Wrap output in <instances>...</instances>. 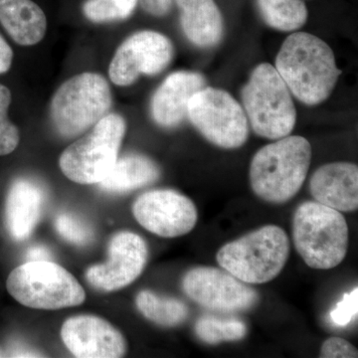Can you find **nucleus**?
Instances as JSON below:
<instances>
[{"label":"nucleus","instance_id":"1","mask_svg":"<svg viewBox=\"0 0 358 358\" xmlns=\"http://www.w3.org/2000/svg\"><path fill=\"white\" fill-rule=\"evenodd\" d=\"M275 68L289 92L308 106L326 101L341 74L331 47L306 32L287 37L275 58Z\"/></svg>","mask_w":358,"mask_h":358},{"label":"nucleus","instance_id":"2","mask_svg":"<svg viewBox=\"0 0 358 358\" xmlns=\"http://www.w3.org/2000/svg\"><path fill=\"white\" fill-rule=\"evenodd\" d=\"M312 155V145L300 136H287L265 145L250 166L252 190L264 201L286 203L305 182Z\"/></svg>","mask_w":358,"mask_h":358},{"label":"nucleus","instance_id":"3","mask_svg":"<svg viewBox=\"0 0 358 358\" xmlns=\"http://www.w3.org/2000/svg\"><path fill=\"white\" fill-rule=\"evenodd\" d=\"M293 240L299 255L308 267L329 270L345 260L348 226L341 212L317 201H306L293 219Z\"/></svg>","mask_w":358,"mask_h":358},{"label":"nucleus","instance_id":"4","mask_svg":"<svg viewBox=\"0 0 358 358\" xmlns=\"http://www.w3.org/2000/svg\"><path fill=\"white\" fill-rule=\"evenodd\" d=\"M289 256L284 229L266 225L218 250L217 263L245 284H265L282 272Z\"/></svg>","mask_w":358,"mask_h":358},{"label":"nucleus","instance_id":"5","mask_svg":"<svg viewBox=\"0 0 358 358\" xmlns=\"http://www.w3.org/2000/svg\"><path fill=\"white\" fill-rule=\"evenodd\" d=\"M247 119L258 136L279 140L289 136L296 122L291 92L274 66L263 63L242 90Z\"/></svg>","mask_w":358,"mask_h":358},{"label":"nucleus","instance_id":"6","mask_svg":"<svg viewBox=\"0 0 358 358\" xmlns=\"http://www.w3.org/2000/svg\"><path fill=\"white\" fill-rule=\"evenodd\" d=\"M6 286L21 305L39 310L77 307L86 299L76 278L51 261H28L14 268Z\"/></svg>","mask_w":358,"mask_h":358},{"label":"nucleus","instance_id":"7","mask_svg":"<svg viewBox=\"0 0 358 358\" xmlns=\"http://www.w3.org/2000/svg\"><path fill=\"white\" fill-rule=\"evenodd\" d=\"M126 129L121 115H106L88 134L61 155L59 166L62 173L80 185L100 183L117 162Z\"/></svg>","mask_w":358,"mask_h":358},{"label":"nucleus","instance_id":"8","mask_svg":"<svg viewBox=\"0 0 358 358\" xmlns=\"http://www.w3.org/2000/svg\"><path fill=\"white\" fill-rule=\"evenodd\" d=\"M112 107V92L98 73H83L59 87L51 102V117L59 134L78 136L103 119Z\"/></svg>","mask_w":358,"mask_h":358},{"label":"nucleus","instance_id":"9","mask_svg":"<svg viewBox=\"0 0 358 358\" xmlns=\"http://www.w3.org/2000/svg\"><path fill=\"white\" fill-rule=\"evenodd\" d=\"M187 117L200 134L219 148H238L249 136L243 108L227 92L204 87L190 98Z\"/></svg>","mask_w":358,"mask_h":358},{"label":"nucleus","instance_id":"10","mask_svg":"<svg viewBox=\"0 0 358 358\" xmlns=\"http://www.w3.org/2000/svg\"><path fill=\"white\" fill-rule=\"evenodd\" d=\"M173 45L166 35L143 30L131 35L115 51L109 77L117 86L134 84L141 75L159 74L173 60Z\"/></svg>","mask_w":358,"mask_h":358},{"label":"nucleus","instance_id":"11","mask_svg":"<svg viewBox=\"0 0 358 358\" xmlns=\"http://www.w3.org/2000/svg\"><path fill=\"white\" fill-rule=\"evenodd\" d=\"M185 293L199 306L219 313L248 310L258 301V294L227 271L199 267L183 278Z\"/></svg>","mask_w":358,"mask_h":358},{"label":"nucleus","instance_id":"12","mask_svg":"<svg viewBox=\"0 0 358 358\" xmlns=\"http://www.w3.org/2000/svg\"><path fill=\"white\" fill-rule=\"evenodd\" d=\"M134 218L145 229L164 238L188 234L199 219L192 200L176 190H150L141 194L133 206Z\"/></svg>","mask_w":358,"mask_h":358},{"label":"nucleus","instance_id":"13","mask_svg":"<svg viewBox=\"0 0 358 358\" xmlns=\"http://www.w3.org/2000/svg\"><path fill=\"white\" fill-rule=\"evenodd\" d=\"M148 257V245L140 235L128 231L117 233L109 244V260L90 267L87 280L101 291H117L140 277Z\"/></svg>","mask_w":358,"mask_h":358},{"label":"nucleus","instance_id":"14","mask_svg":"<svg viewBox=\"0 0 358 358\" xmlns=\"http://www.w3.org/2000/svg\"><path fill=\"white\" fill-rule=\"evenodd\" d=\"M61 338L72 355L80 358L124 357V336L107 320L96 315H77L66 320Z\"/></svg>","mask_w":358,"mask_h":358},{"label":"nucleus","instance_id":"15","mask_svg":"<svg viewBox=\"0 0 358 358\" xmlns=\"http://www.w3.org/2000/svg\"><path fill=\"white\" fill-rule=\"evenodd\" d=\"M315 201L339 212L358 208V167L350 162H333L319 167L310 180Z\"/></svg>","mask_w":358,"mask_h":358},{"label":"nucleus","instance_id":"16","mask_svg":"<svg viewBox=\"0 0 358 358\" xmlns=\"http://www.w3.org/2000/svg\"><path fill=\"white\" fill-rule=\"evenodd\" d=\"M204 87L205 78L192 71H178L167 76L152 96L155 122L164 128L178 126L187 115L190 98Z\"/></svg>","mask_w":358,"mask_h":358},{"label":"nucleus","instance_id":"17","mask_svg":"<svg viewBox=\"0 0 358 358\" xmlns=\"http://www.w3.org/2000/svg\"><path fill=\"white\" fill-rule=\"evenodd\" d=\"M44 205V193L36 183L18 179L9 189L6 200V225L18 241L30 236L38 222Z\"/></svg>","mask_w":358,"mask_h":358},{"label":"nucleus","instance_id":"18","mask_svg":"<svg viewBox=\"0 0 358 358\" xmlns=\"http://www.w3.org/2000/svg\"><path fill=\"white\" fill-rule=\"evenodd\" d=\"M185 36L199 47L217 45L223 36L222 14L214 0H176Z\"/></svg>","mask_w":358,"mask_h":358},{"label":"nucleus","instance_id":"19","mask_svg":"<svg viewBox=\"0 0 358 358\" xmlns=\"http://www.w3.org/2000/svg\"><path fill=\"white\" fill-rule=\"evenodd\" d=\"M0 23L21 46L38 44L46 34V15L32 0H0Z\"/></svg>","mask_w":358,"mask_h":358},{"label":"nucleus","instance_id":"20","mask_svg":"<svg viewBox=\"0 0 358 358\" xmlns=\"http://www.w3.org/2000/svg\"><path fill=\"white\" fill-rule=\"evenodd\" d=\"M159 166L141 155H128L117 159L108 176L99 185L108 192H128L152 185L159 178Z\"/></svg>","mask_w":358,"mask_h":358},{"label":"nucleus","instance_id":"21","mask_svg":"<svg viewBox=\"0 0 358 358\" xmlns=\"http://www.w3.org/2000/svg\"><path fill=\"white\" fill-rule=\"evenodd\" d=\"M136 303L143 317L162 327L179 326L189 315V310L183 301L150 291H141L136 296Z\"/></svg>","mask_w":358,"mask_h":358},{"label":"nucleus","instance_id":"22","mask_svg":"<svg viewBox=\"0 0 358 358\" xmlns=\"http://www.w3.org/2000/svg\"><path fill=\"white\" fill-rule=\"evenodd\" d=\"M257 4L264 21L280 31H294L307 22L305 0H257Z\"/></svg>","mask_w":358,"mask_h":358},{"label":"nucleus","instance_id":"23","mask_svg":"<svg viewBox=\"0 0 358 358\" xmlns=\"http://www.w3.org/2000/svg\"><path fill=\"white\" fill-rule=\"evenodd\" d=\"M194 331L203 343L215 345L224 341H241L247 334V327L242 320L203 315L195 324Z\"/></svg>","mask_w":358,"mask_h":358},{"label":"nucleus","instance_id":"24","mask_svg":"<svg viewBox=\"0 0 358 358\" xmlns=\"http://www.w3.org/2000/svg\"><path fill=\"white\" fill-rule=\"evenodd\" d=\"M138 0H87L83 6L85 16L96 23L124 20L136 9Z\"/></svg>","mask_w":358,"mask_h":358},{"label":"nucleus","instance_id":"25","mask_svg":"<svg viewBox=\"0 0 358 358\" xmlns=\"http://www.w3.org/2000/svg\"><path fill=\"white\" fill-rule=\"evenodd\" d=\"M10 103V90L0 84V155L11 154L20 143V131L8 119Z\"/></svg>","mask_w":358,"mask_h":358},{"label":"nucleus","instance_id":"26","mask_svg":"<svg viewBox=\"0 0 358 358\" xmlns=\"http://www.w3.org/2000/svg\"><path fill=\"white\" fill-rule=\"evenodd\" d=\"M56 230L70 243L87 245L93 240L94 232L81 219L70 213H61L55 221Z\"/></svg>","mask_w":358,"mask_h":358},{"label":"nucleus","instance_id":"27","mask_svg":"<svg viewBox=\"0 0 358 358\" xmlns=\"http://www.w3.org/2000/svg\"><path fill=\"white\" fill-rule=\"evenodd\" d=\"M358 310V289L355 287L350 294H345L343 300L331 312V320L336 326L345 327L357 319Z\"/></svg>","mask_w":358,"mask_h":358},{"label":"nucleus","instance_id":"28","mask_svg":"<svg viewBox=\"0 0 358 358\" xmlns=\"http://www.w3.org/2000/svg\"><path fill=\"white\" fill-rule=\"evenodd\" d=\"M322 358H355L358 357L357 348L350 341L341 338H329L320 348Z\"/></svg>","mask_w":358,"mask_h":358},{"label":"nucleus","instance_id":"29","mask_svg":"<svg viewBox=\"0 0 358 358\" xmlns=\"http://www.w3.org/2000/svg\"><path fill=\"white\" fill-rule=\"evenodd\" d=\"M143 10L154 16H164L171 11L173 0H138Z\"/></svg>","mask_w":358,"mask_h":358},{"label":"nucleus","instance_id":"30","mask_svg":"<svg viewBox=\"0 0 358 358\" xmlns=\"http://www.w3.org/2000/svg\"><path fill=\"white\" fill-rule=\"evenodd\" d=\"M13 51L6 40L0 34V74L9 71L13 65Z\"/></svg>","mask_w":358,"mask_h":358},{"label":"nucleus","instance_id":"31","mask_svg":"<svg viewBox=\"0 0 358 358\" xmlns=\"http://www.w3.org/2000/svg\"><path fill=\"white\" fill-rule=\"evenodd\" d=\"M28 261H50L51 253L44 246H32L27 252Z\"/></svg>","mask_w":358,"mask_h":358},{"label":"nucleus","instance_id":"32","mask_svg":"<svg viewBox=\"0 0 358 358\" xmlns=\"http://www.w3.org/2000/svg\"><path fill=\"white\" fill-rule=\"evenodd\" d=\"M4 357V355L3 352H2L1 350H0V357Z\"/></svg>","mask_w":358,"mask_h":358}]
</instances>
